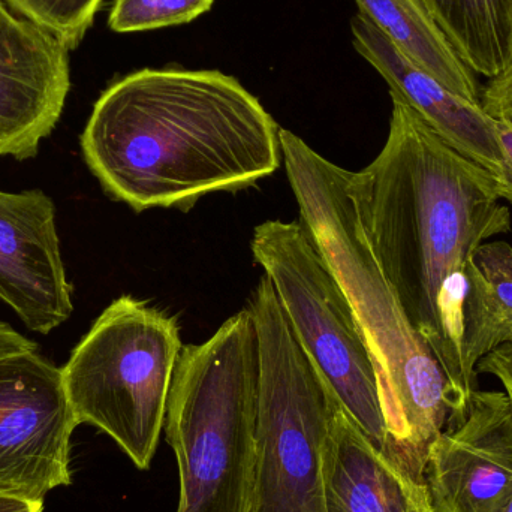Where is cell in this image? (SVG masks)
<instances>
[{"instance_id":"obj_8","label":"cell","mask_w":512,"mask_h":512,"mask_svg":"<svg viewBox=\"0 0 512 512\" xmlns=\"http://www.w3.org/2000/svg\"><path fill=\"white\" fill-rule=\"evenodd\" d=\"M77 426L59 367L38 349L0 357V496L44 502L69 486Z\"/></svg>"},{"instance_id":"obj_10","label":"cell","mask_w":512,"mask_h":512,"mask_svg":"<svg viewBox=\"0 0 512 512\" xmlns=\"http://www.w3.org/2000/svg\"><path fill=\"white\" fill-rule=\"evenodd\" d=\"M69 50L0 0V158H35L71 90Z\"/></svg>"},{"instance_id":"obj_22","label":"cell","mask_w":512,"mask_h":512,"mask_svg":"<svg viewBox=\"0 0 512 512\" xmlns=\"http://www.w3.org/2000/svg\"><path fill=\"white\" fill-rule=\"evenodd\" d=\"M38 346L23 334L15 331L11 325L0 321V357L17 354V352L36 351Z\"/></svg>"},{"instance_id":"obj_13","label":"cell","mask_w":512,"mask_h":512,"mask_svg":"<svg viewBox=\"0 0 512 512\" xmlns=\"http://www.w3.org/2000/svg\"><path fill=\"white\" fill-rule=\"evenodd\" d=\"M324 512H433L426 483L379 450L342 403L322 445Z\"/></svg>"},{"instance_id":"obj_2","label":"cell","mask_w":512,"mask_h":512,"mask_svg":"<svg viewBox=\"0 0 512 512\" xmlns=\"http://www.w3.org/2000/svg\"><path fill=\"white\" fill-rule=\"evenodd\" d=\"M279 129L231 75L146 68L102 92L80 141L113 200L135 212L188 210L210 192L271 176L282 155Z\"/></svg>"},{"instance_id":"obj_23","label":"cell","mask_w":512,"mask_h":512,"mask_svg":"<svg viewBox=\"0 0 512 512\" xmlns=\"http://www.w3.org/2000/svg\"><path fill=\"white\" fill-rule=\"evenodd\" d=\"M42 510H44V502H30L0 496V512H42Z\"/></svg>"},{"instance_id":"obj_16","label":"cell","mask_w":512,"mask_h":512,"mask_svg":"<svg viewBox=\"0 0 512 512\" xmlns=\"http://www.w3.org/2000/svg\"><path fill=\"white\" fill-rule=\"evenodd\" d=\"M460 59L493 80L512 65V0H420Z\"/></svg>"},{"instance_id":"obj_20","label":"cell","mask_w":512,"mask_h":512,"mask_svg":"<svg viewBox=\"0 0 512 512\" xmlns=\"http://www.w3.org/2000/svg\"><path fill=\"white\" fill-rule=\"evenodd\" d=\"M475 373L495 376L512 405V343L486 355L475 367Z\"/></svg>"},{"instance_id":"obj_1","label":"cell","mask_w":512,"mask_h":512,"mask_svg":"<svg viewBox=\"0 0 512 512\" xmlns=\"http://www.w3.org/2000/svg\"><path fill=\"white\" fill-rule=\"evenodd\" d=\"M393 114L375 161L349 173V194L370 249L412 328L441 364L456 412L475 376L463 358L466 267L492 237L511 230L496 177L451 149L406 102Z\"/></svg>"},{"instance_id":"obj_14","label":"cell","mask_w":512,"mask_h":512,"mask_svg":"<svg viewBox=\"0 0 512 512\" xmlns=\"http://www.w3.org/2000/svg\"><path fill=\"white\" fill-rule=\"evenodd\" d=\"M360 14L372 21L391 44L415 65L457 95L481 105L477 74L454 50L441 27L420 0H355Z\"/></svg>"},{"instance_id":"obj_3","label":"cell","mask_w":512,"mask_h":512,"mask_svg":"<svg viewBox=\"0 0 512 512\" xmlns=\"http://www.w3.org/2000/svg\"><path fill=\"white\" fill-rule=\"evenodd\" d=\"M286 176L312 234L345 292L375 364L390 457L424 483L435 439L456 412L450 382L412 328L382 273L349 194V173L279 129Z\"/></svg>"},{"instance_id":"obj_9","label":"cell","mask_w":512,"mask_h":512,"mask_svg":"<svg viewBox=\"0 0 512 512\" xmlns=\"http://www.w3.org/2000/svg\"><path fill=\"white\" fill-rule=\"evenodd\" d=\"M433 512H498L512 493V405L504 391L475 388L427 457Z\"/></svg>"},{"instance_id":"obj_7","label":"cell","mask_w":512,"mask_h":512,"mask_svg":"<svg viewBox=\"0 0 512 512\" xmlns=\"http://www.w3.org/2000/svg\"><path fill=\"white\" fill-rule=\"evenodd\" d=\"M252 254L271 280L310 360L364 435L390 457L369 346L330 265L303 222L255 228Z\"/></svg>"},{"instance_id":"obj_6","label":"cell","mask_w":512,"mask_h":512,"mask_svg":"<svg viewBox=\"0 0 512 512\" xmlns=\"http://www.w3.org/2000/svg\"><path fill=\"white\" fill-rule=\"evenodd\" d=\"M249 310L259 343L249 512H324L322 445L340 400L298 342L265 274Z\"/></svg>"},{"instance_id":"obj_18","label":"cell","mask_w":512,"mask_h":512,"mask_svg":"<svg viewBox=\"0 0 512 512\" xmlns=\"http://www.w3.org/2000/svg\"><path fill=\"white\" fill-rule=\"evenodd\" d=\"M215 0H114L108 24L117 33L144 32L191 23Z\"/></svg>"},{"instance_id":"obj_15","label":"cell","mask_w":512,"mask_h":512,"mask_svg":"<svg viewBox=\"0 0 512 512\" xmlns=\"http://www.w3.org/2000/svg\"><path fill=\"white\" fill-rule=\"evenodd\" d=\"M463 303V358L475 367L490 352L512 343V246L487 242L469 259Z\"/></svg>"},{"instance_id":"obj_21","label":"cell","mask_w":512,"mask_h":512,"mask_svg":"<svg viewBox=\"0 0 512 512\" xmlns=\"http://www.w3.org/2000/svg\"><path fill=\"white\" fill-rule=\"evenodd\" d=\"M495 128L502 147V170L496 176L499 197L512 204V123L495 119Z\"/></svg>"},{"instance_id":"obj_17","label":"cell","mask_w":512,"mask_h":512,"mask_svg":"<svg viewBox=\"0 0 512 512\" xmlns=\"http://www.w3.org/2000/svg\"><path fill=\"white\" fill-rule=\"evenodd\" d=\"M12 9L75 50L92 27L104 0H6Z\"/></svg>"},{"instance_id":"obj_11","label":"cell","mask_w":512,"mask_h":512,"mask_svg":"<svg viewBox=\"0 0 512 512\" xmlns=\"http://www.w3.org/2000/svg\"><path fill=\"white\" fill-rule=\"evenodd\" d=\"M56 227V206L39 189L0 191V300L30 331L50 334L74 312Z\"/></svg>"},{"instance_id":"obj_4","label":"cell","mask_w":512,"mask_h":512,"mask_svg":"<svg viewBox=\"0 0 512 512\" xmlns=\"http://www.w3.org/2000/svg\"><path fill=\"white\" fill-rule=\"evenodd\" d=\"M258 379L249 307L201 345L183 346L165 418L179 466L177 512L251 511Z\"/></svg>"},{"instance_id":"obj_24","label":"cell","mask_w":512,"mask_h":512,"mask_svg":"<svg viewBox=\"0 0 512 512\" xmlns=\"http://www.w3.org/2000/svg\"><path fill=\"white\" fill-rule=\"evenodd\" d=\"M498 512H512V493L510 495V498H508L507 501H505V504L502 505L501 510H499Z\"/></svg>"},{"instance_id":"obj_19","label":"cell","mask_w":512,"mask_h":512,"mask_svg":"<svg viewBox=\"0 0 512 512\" xmlns=\"http://www.w3.org/2000/svg\"><path fill=\"white\" fill-rule=\"evenodd\" d=\"M481 107L493 119L512 123V65L507 72L490 80L481 93Z\"/></svg>"},{"instance_id":"obj_5","label":"cell","mask_w":512,"mask_h":512,"mask_svg":"<svg viewBox=\"0 0 512 512\" xmlns=\"http://www.w3.org/2000/svg\"><path fill=\"white\" fill-rule=\"evenodd\" d=\"M182 348L176 316L131 295L114 300L60 369L78 426L98 427L149 469Z\"/></svg>"},{"instance_id":"obj_12","label":"cell","mask_w":512,"mask_h":512,"mask_svg":"<svg viewBox=\"0 0 512 512\" xmlns=\"http://www.w3.org/2000/svg\"><path fill=\"white\" fill-rule=\"evenodd\" d=\"M351 30L355 50L384 77L391 95L406 102L451 149L495 177L501 173L495 119L480 104L457 95L403 56L360 12L352 18Z\"/></svg>"}]
</instances>
